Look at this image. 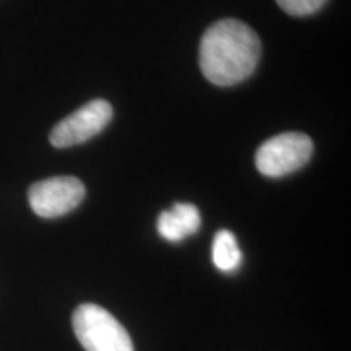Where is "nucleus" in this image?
<instances>
[{"instance_id": "f257e3e1", "label": "nucleus", "mask_w": 351, "mask_h": 351, "mask_svg": "<svg viewBox=\"0 0 351 351\" xmlns=\"http://www.w3.org/2000/svg\"><path fill=\"white\" fill-rule=\"evenodd\" d=\"M261 54L262 43L251 26L223 19L208 26L202 36L199 65L210 83L232 86L252 75Z\"/></svg>"}, {"instance_id": "f03ea898", "label": "nucleus", "mask_w": 351, "mask_h": 351, "mask_svg": "<svg viewBox=\"0 0 351 351\" xmlns=\"http://www.w3.org/2000/svg\"><path fill=\"white\" fill-rule=\"evenodd\" d=\"M72 322L77 339L86 351H134L129 332L104 307L78 306Z\"/></svg>"}, {"instance_id": "7ed1b4c3", "label": "nucleus", "mask_w": 351, "mask_h": 351, "mask_svg": "<svg viewBox=\"0 0 351 351\" xmlns=\"http://www.w3.org/2000/svg\"><path fill=\"white\" fill-rule=\"evenodd\" d=\"M313 152L311 137L301 132H287L261 145L256 153V166L267 178H283L301 169L311 160Z\"/></svg>"}, {"instance_id": "20e7f679", "label": "nucleus", "mask_w": 351, "mask_h": 351, "mask_svg": "<svg viewBox=\"0 0 351 351\" xmlns=\"http://www.w3.org/2000/svg\"><path fill=\"white\" fill-rule=\"evenodd\" d=\"M85 186L73 176H57L33 184L28 191L29 207L41 218H59L75 210L85 199Z\"/></svg>"}, {"instance_id": "39448f33", "label": "nucleus", "mask_w": 351, "mask_h": 351, "mask_svg": "<svg viewBox=\"0 0 351 351\" xmlns=\"http://www.w3.org/2000/svg\"><path fill=\"white\" fill-rule=\"evenodd\" d=\"M112 119V106L106 99H93L56 124L49 142L56 148H69L88 142Z\"/></svg>"}, {"instance_id": "423d86ee", "label": "nucleus", "mask_w": 351, "mask_h": 351, "mask_svg": "<svg viewBox=\"0 0 351 351\" xmlns=\"http://www.w3.org/2000/svg\"><path fill=\"white\" fill-rule=\"evenodd\" d=\"M202 217L199 208L192 204H174L166 212L160 213L156 230L161 238L169 243H179L187 236L195 234L200 230Z\"/></svg>"}, {"instance_id": "0eeeda50", "label": "nucleus", "mask_w": 351, "mask_h": 351, "mask_svg": "<svg viewBox=\"0 0 351 351\" xmlns=\"http://www.w3.org/2000/svg\"><path fill=\"white\" fill-rule=\"evenodd\" d=\"M212 261L213 265L225 274H231L239 269L243 263V252L231 231L221 230L217 232L212 245Z\"/></svg>"}, {"instance_id": "6e6552de", "label": "nucleus", "mask_w": 351, "mask_h": 351, "mask_svg": "<svg viewBox=\"0 0 351 351\" xmlns=\"http://www.w3.org/2000/svg\"><path fill=\"white\" fill-rule=\"evenodd\" d=\"M285 13L291 16H309L317 13L328 0H275Z\"/></svg>"}]
</instances>
